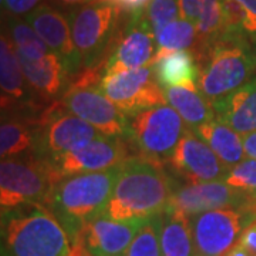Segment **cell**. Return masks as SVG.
<instances>
[{"mask_svg":"<svg viewBox=\"0 0 256 256\" xmlns=\"http://www.w3.org/2000/svg\"><path fill=\"white\" fill-rule=\"evenodd\" d=\"M176 186V180L164 164L140 156H130L120 166L102 215L118 222H146L170 206Z\"/></svg>","mask_w":256,"mask_h":256,"instance_id":"obj_1","label":"cell"},{"mask_svg":"<svg viewBox=\"0 0 256 256\" xmlns=\"http://www.w3.org/2000/svg\"><path fill=\"white\" fill-rule=\"evenodd\" d=\"M67 232L44 204L2 212V256H70Z\"/></svg>","mask_w":256,"mask_h":256,"instance_id":"obj_2","label":"cell"},{"mask_svg":"<svg viewBox=\"0 0 256 256\" xmlns=\"http://www.w3.org/2000/svg\"><path fill=\"white\" fill-rule=\"evenodd\" d=\"M120 166L68 176L53 186L44 205L67 232L72 245L87 222L102 215L117 182Z\"/></svg>","mask_w":256,"mask_h":256,"instance_id":"obj_3","label":"cell"},{"mask_svg":"<svg viewBox=\"0 0 256 256\" xmlns=\"http://www.w3.org/2000/svg\"><path fill=\"white\" fill-rule=\"evenodd\" d=\"M198 90L214 104L255 77V47L248 37L224 33L198 58Z\"/></svg>","mask_w":256,"mask_h":256,"instance_id":"obj_4","label":"cell"},{"mask_svg":"<svg viewBox=\"0 0 256 256\" xmlns=\"http://www.w3.org/2000/svg\"><path fill=\"white\" fill-rule=\"evenodd\" d=\"M188 128L181 116L165 104L131 116L126 140L137 156L165 165Z\"/></svg>","mask_w":256,"mask_h":256,"instance_id":"obj_5","label":"cell"},{"mask_svg":"<svg viewBox=\"0 0 256 256\" xmlns=\"http://www.w3.org/2000/svg\"><path fill=\"white\" fill-rule=\"evenodd\" d=\"M121 13L116 4L104 0L68 12L72 36L82 68L97 66L110 54L111 46L118 34Z\"/></svg>","mask_w":256,"mask_h":256,"instance_id":"obj_6","label":"cell"},{"mask_svg":"<svg viewBox=\"0 0 256 256\" xmlns=\"http://www.w3.org/2000/svg\"><path fill=\"white\" fill-rule=\"evenodd\" d=\"M54 182L46 162L33 152L2 160L0 208L2 212L28 204H44Z\"/></svg>","mask_w":256,"mask_h":256,"instance_id":"obj_7","label":"cell"},{"mask_svg":"<svg viewBox=\"0 0 256 256\" xmlns=\"http://www.w3.org/2000/svg\"><path fill=\"white\" fill-rule=\"evenodd\" d=\"M33 154L40 160H53L102 138L98 130L84 120L67 112L60 101L47 106L36 128Z\"/></svg>","mask_w":256,"mask_h":256,"instance_id":"obj_8","label":"cell"},{"mask_svg":"<svg viewBox=\"0 0 256 256\" xmlns=\"http://www.w3.org/2000/svg\"><path fill=\"white\" fill-rule=\"evenodd\" d=\"M256 220V208L208 210L191 216L198 256H225L238 244L244 230Z\"/></svg>","mask_w":256,"mask_h":256,"instance_id":"obj_9","label":"cell"},{"mask_svg":"<svg viewBox=\"0 0 256 256\" xmlns=\"http://www.w3.org/2000/svg\"><path fill=\"white\" fill-rule=\"evenodd\" d=\"M130 150L131 146L126 138L102 137L64 156L43 161L56 185L68 176L102 172L121 166L132 156Z\"/></svg>","mask_w":256,"mask_h":256,"instance_id":"obj_10","label":"cell"},{"mask_svg":"<svg viewBox=\"0 0 256 256\" xmlns=\"http://www.w3.org/2000/svg\"><path fill=\"white\" fill-rule=\"evenodd\" d=\"M100 90L130 117L140 111L166 104L164 88L156 80L152 66L107 73Z\"/></svg>","mask_w":256,"mask_h":256,"instance_id":"obj_11","label":"cell"},{"mask_svg":"<svg viewBox=\"0 0 256 256\" xmlns=\"http://www.w3.org/2000/svg\"><path fill=\"white\" fill-rule=\"evenodd\" d=\"M174 178L186 184L226 181L230 168L220 160L212 148L188 128L165 164Z\"/></svg>","mask_w":256,"mask_h":256,"instance_id":"obj_12","label":"cell"},{"mask_svg":"<svg viewBox=\"0 0 256 256\" xmlns=\"http://www.w3.org/2000/svg\"><path fill=\"white\" fill-rule=\"evenodd\" d=\"M58 101L67 112L84 120L104 137L127 136L130 116L108 100L100 87H68Z\"/></svg>","mask_w":256,"mask_h":256,"instance_id":"obj_13","label":"cell"},{"mask_svg":"<svg viewBox=\"0 0 256 256\" xmlns=\"http://www.w3.org/2000/svg\"><path fill=\"white\" fill-rule=\"evenodd\" d=\"M156 56V36L146 22L144 10L131 13L107 56L106 74L150 67L154 64Z\"/></svg>","mask_w":256,"mask_h":256,"instance_id":"obj_14","label":"cell"},{"mask_svg":"<svg viewBox=\"0 0 256 256\" xmlns=\"http://www.w3.org/2000/svg\"><path fill=\"white\" fill-rule=\"evenodd\" d=\"M170 206L181 210L188 216L215 210L256 208L242 192L229 186L225 181L178 185L172 194Z\"/></svg>","mask_w":256,"mask_h":256,"instance_id":"obj_15","label":"cell"},{"mask_svg":"<svg viewBox=\"0 0 256 256\" xmlns=\"http://www.w3.org/2000/svg\"><path fill=\"white\" fill-rule=\"evenodd\" d=\"M24 20L36 30L47 47L63 60L72 77L82 70V58L74 46L67 14L50 4H42L28 14Z\"/></svg>","mask_w":256,"mask_h":256,"instance_id":"obj_16","label":"cell"},{"mask_svg":"<svg viewBox=\"0 0 256 256\" xmlns=\"http://www.w3.org/2000/svg\"><path fill=\"white\" fill-rule=\"evenodd\" d=\"M142 225L140 220L118 222L98 215L84 225L73 245L80 244L94 256H124Z\"/></svg>","mask_w":256,"mask_h":256,"instance_id":"obj_17","label":"cell"},{"mask_svg":"<svg viewBox=\"0 0 256 256\" xmlns=\"http://www.w3.org/2000/svg\"><path fill=\"white\" fill-rule=\"evenodd\" d=\"M18 62L28 86L43 104L50 106L60 100L67 92L72 76L67 72L63 60L53 52L36 62L22 57H18Z\"/></svg>","mask_w":256,"mask_h":256,"instance_id":"obj_18","label":"cell"},{"mask_svg":"<svg viewBox=\"0 0 256 256\" xmlns=\"http://www.w3.org/2000/svg\"><path fill=\"white\" fill-rule=\"evenodd\" d=\"M215 118L240 136L256 132V77L212 104Z\"/></svg>","mask_w":256,"mask_h":256,"instance_id":"obj_19","label":"cell"},{"mask_svg":"<svg viewBox=\"0 0 256 256\" xmlns=\"http://www.w3.org/2000/svg\"><path fill=\"white\" fill-rule=\"evenodd\" d=\"M161 252L162 256H198L191 216L174 206L161 214Z\"/></svg>","mask_w":256,"mask_h":256,"instance_id":"obj_20","label":"cell"},{"mask_svg":"<svg viewBox=\"0 0 256 256\" xmlns=\"http://www.w3.org/2000/svg\"><path fill=\"white\" fill-rule=\"evenodd\" d=\"M166 104L171 106L190 128H196L215 118L214 106L206 100L196 84L164 88Z\"/></svg>","mask_w":256,"mask_h":256,"instance_id":"obj_21","label":"cell"},{"mask_svg":"<svg viewBox=\"0 0 256 256\" xmlns=\"http://www.w3.org/2000/svg\"><path fill=\"white\" fill-rule=\"evenodd\" d=\"M194 132L204 140L230 170L244 161V138L220 120L214 118L206 124L194 128Z\"/></svg>","mask_w":256,"mask_h":256,"instance_id":"obj_22","label":"cell"},{"mask_svg":"<svg viewBox=\"0 0 256 256\" xmlns=\"http://www.w3.org/2000/svg\"><path fill=\"white\" fill-rule=\"evenodd\" d=\"M154 73L162 88L198 86L200 66L191 50L175 52L152 64Z\"/></svg>","mask_w":256,"mask_h":256,"instance_id":"obj_23","label":"cell"},{"mask_svg":"<svg viewBox=\"0 0 256 256\" xmlns=\"http://www.w3.org/2000/svg\"><path fill=\"white\" fill-rule=\"evenodd\" d=\"M34 128L23 120L8 117L0 126V156L9 160L32 154L34 150Z\"/></svg>","mask_w":256,"mask_h":256,"instance_id":"obj_24","label":"cell"},{"mask_svg":"<svg viewBox=\"0 0 256 256\" xmlns=\"http://www.w3.org/2000/svg\"><path fill=\"white\" fill-rule=\"evenodd\" d=\"M6 32L13 42L18 57L36 62L52 53V50L26 20L6 16Z\"/></svg>","mask_w":256,"mask_h":256,"instance_id":"obj_25","label":"cell"},{"mask_svg":"<svg viewBox=\"0 0 256 256\" xmlns=\"http://www.w3.org/2000/svg\"><path fill=\"white\" fill-rule=\"evenodd\" d=\"M195 43H196L195 24L188 20L178 18L156 34V56L154 63L175 52L192 50L195 47Z\"/></svg>","mask_w":256,"mask_h":256,"instance_id":"obj_26","label":"cell"},{"mask_svg":"<svg viewBox=\"0 0 256 256\" xmlns=\"http://www.w3.org/2000/svg\"><path fill=\"white\" fill-rule=\"evenodd\" d=\"M225 33L256 38V0H222Z\"/></svg>","mask_w":256,"mask_h":256,"instance_id":"obj_27","label":"cell"},{"mask_svg":"<svg viewBox=\"0 0 256 256\" xmlns=\"http://www.w3.org/2000/svg\"><path fill=\"white\" fill-rule=\"evenodd\" d=\"M124 256H162L161 215L144 222Z\"/></svg>","mask_w":256,"mask_h":256,"instance_id":"obj_28","label":"cell"},{"mask_svg":"<svg viewBox=\"0 0 256 256\" xmlns=\"http://www.w3.org/2000/svg\"><path fill=\"white\" fill-rule=\"evenodd\" d=\"M144 16L156 36L162 28L181 18L180 0H150Z\"/></svg>","mask_w":256,"mask_h":256,"instance_id":"obj_29","label":"cell"},{"mask_svg":"<svg viewBox=\"0 0 256 256\" xmlns=\"http://www.w3.org/2000/svg\"><path fill=\"white\" fill-rule=\"evenodd\" d=\"M225 182L238 190L256 206V160H244L234 166Z\"/></svg>","mask_w":256,"mask_h":256,"instance_id":"obj_30","label":"cell"},{"mask_svg":"<svg viewBox=\"0 0 256 256\" xmlns=\"http://www.w3.org/2000/svg\"><path fill=\"white\" fill-rule=\"evenodd\" d=\"M44 0H2V8L6 16L22 18L28 16L33 10L43 4Z\"/></svg>","mask_w":256,"mask_h":256,"instance_id":"obj_31","label":"cell"},{"mask_svg":"<svg viewBox=\"0 0 256 256\" xmlns=\"http://www.w3.org/2000/svg\"><path fill=\"white\" fill-rule=\"evenodd\" d=\"M210 2V0H180L181 18L196 24V22L201 18L202 12Z\"/></svg>","mask_w":256,"mask_h":256,"instance_id":"obj_32","label":"cell"},{"mask_svg":"<svg viewBox=\"0 0 256 256\" xmlns=\"http://www.w3.org/2000/svg\"><path fill=\"white\" fill-rule=\"evenodd\" d=\"M104 2H110L112 4H116L121 12L128 13V14L142 12L150 3V0H104Z\"/></svg>","mask_w":256,"mask_h":256,"instance_id":"obj_33","label":"cell"},{"mask_svg":"<svg viewBox=\"0 0 256 256\" xmlns=\"http://www.w3.org/2000/svg\"><path fill=\"white\" fill-rule=\"evenodd\" d=\"M238 244L242 248H245L248 252H250L252 255L256 256V220L244 230Z\"/></svg>","mask_w":256,"mask_h":256,"instance_id":"obj_34","label":"cell"},{"mask_svg":"<svg viewBox=\"0 0 256 256\" xmlns=\"http://www.w3.org/2000/svg\"><path fill=\"white\" fill-rule=\"evenodd\" d=\"M244 150L245 156L250 160H256V132L244 136Z\"/></svg>","mask_w":256,"mask_h":256,"instance_id":"obj_35","label":"cell"},{"mask_svg":"<svg viewBox=\"0 0 256 256\" xmlns=\"http://www.w3.org/2000/svg\"><path fill=\"white\" fill-rule=\"evenodd\" d=\"M56 3L62 4V6H66V8H82V6H86V4H92L97 0H54Z\"/></svg>","mask_w":256,"mask_h":256,"instance_id":"obj_36","label":"cell"},{"mask_svg":"<svg viewBox=\"0 0 256 256\" xmlns=\"http://www.w3.org/2000/svg\"><path fill=\"white\" fill-rule=\"evenodd\" d=\"M225 256H255V255H252L250 252H248L245 248H242L239 244H236V245L232 248V249H230Z\"/></svg>","mask_w":256,"mask_h":256,"instance_id":"obj_37","label":"cell"},{"mask_svg":"<svg viewBox=\"0 0 256 256\" xmlns=\"http://www.w3.org/2000/svg\"><path fill=\"white\" fill-rule=\"evenodd\" d=\"M70 256H94V255H92V254H90L86 248L82 246L80 244H76V245L72 246V254H70Z\"/></svg>","mask_w":256,"mask_h":256,"instance_id":"obj_38","label":"cell"},{"mask_svg":"<svg viewBox=\"0 0 256 256\" xmlns=\"http://www.w3.org/2000/svg\"><path fill=\"white\" fill-rule=\"evenodd\" d=\"M252 43H254V47H255V52H256V38L252 42Z\"/></svg>","mask_w":256,"mask_h":256,"instance_id":"obj_39","label":"cell"}]
</instances>
